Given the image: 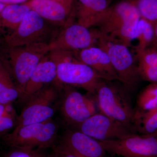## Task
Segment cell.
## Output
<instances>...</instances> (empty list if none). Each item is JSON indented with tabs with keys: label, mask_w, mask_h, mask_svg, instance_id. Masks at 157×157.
Masks as SVG:
<instances>
[{
	"label": "cell",
	"mask_w": 157,
	"mask_h": 157,
	"mask_svg": "<svg viewBox=\"0 0 157 157\" xmlns=\"http://www.w3.org/2000/svg\"><path fill=\"white\" fill-rule=\"evenodd\" d=\"M52 149V151L49 154V157H77L63 151L56 146L54 147Z\"/></svg>",
	"instance_id": "4316f807"
},
{
	"label": "cell",
	"mask_w": 157,
	"mask_h": 157,
	"mask_svg": "<svg viewBox=\"0 0 157 157\" xmlns=\"http://www.w3.org/2000/svg\"><path fill=\"white\" fill-rule=\"evenodd\" d=\"M76 128V130L98 141L121 139L136 133L123 124L101 113H96Z\"/></svg>",
	"instance_id": "8fae6325"
},
{
	"label": "cell",
	"mask_w": 157,
	"mask_h": 157,
	"mask_svg": "<svg viewBox=\"0 0 157 157\" xmlns=\"http://www.w3.org/2000/svg\"><path fill=\"white\" fill-rule=\"evenodd\" d=\"M28 1V0H0V2L7 5L23 4L27 2Z\"/></svg>",
	"instance_id": "83f0119b"
},
{
	"label": "cell",
	"mask_w": 157,
	"mask_h": 157,
	"mask_svg": "<svg viewBox=\"0 0 157 157\" xmlns=\"http://www.w3.org/2000/svg\"><path fill=\"white\" fill-rule=\"evenodd\" d=\"M8 113L10 114L6 109V104H0V117Z\"/></svg>",
	"instance_id": "4dcf8cb0"
},
{
	"label": "cell",
	"mask_w": 157,
	"mask_h": 157,
	"mask_svg": "<svg viewBox=\"0 0 157 157\" xmlns=\"http://www.w3.org/2000/svg\"><path fill=\"white\" fill-rule=\"evenodd\" d=\"M140 18L135 0H125L109 6L96 26L102 36L129 47Z\"/></svg>",
	"instance_id": "6da1fadb"
},
{
	"label": "cell",
	"mask_w": 157,
	"mask_h": 157,
	"mask_svg": "<svg viewBox=\"0 0 157 157\" xmlns=\"http://www.w3.org/2000/svg\"><path fill=\"white\" fill-rule=\"evenodd\" d=\"M45 20L64 24L71 10L54 0H29L25 3Z\"/></svg>",
	"instance_id": "e0dca14e"
},
{
	"label": "cell",
	"mask_w": 157,
	"mask_h": 157,
	"mask_svg": "<svg viewBox=\"0 0 157 157\" xmlns=\"http://www.w3.org/2000/svg\"><path fill=\"white\" fill-rule=\"evenodd\" d=\"M106 151L120 157H157V135L132 134L121 139L99 141Z\"/></svg>",
	"instance_id": "ba28073f"
},
{
	"label": "cell",
	"mask_w": 157,
	"mask_h": 157,
	"mask_svg": "<svg viewBox=\"0 0 157 157\" xmlns=\"http://www.w3.org/2000/svg\"><path fill=\"white\" fill-rule=\"evenodd\" d=\"M60 90V88L56 84L47 85L29 98L17 117L15 128L51 119L55 112Z\"/></svg>",
	"instance_id": "8992f818"
},
{
	"label": "cell",
	"mask_w": 157,
	"mask_h": 157,
	"mask_svg": "<svg viewBox=\"0 0 157 157\" xmlns=\"http://www.w3.org/2000/svg\"><path fill=\"white\" fill-rule=\"evenodd\" d=\"M48 43L50 51L55 50L78 51L94 46L98 42V31H92L78 23L69 22Z\"/></svg>",
	"instance_id": "7c38bea8"
},
{
	"label": "cell",
	"mask_w": 157,
	"mask_h": 157,
	"mask_svg": "<svg viewBox=\"0 0 157 157\" xmlns=\"http://www.w3.org/2000/svg\"><path fill=\"white\" fill-rule=\"evenodd\" d=\"M6 5H6V4L0 2V13L2 12V11L4 8L6 7Z\"/></svg>",
	"instance_id": "1f68e13d"
},
{
	"label": "cell",
	"mask_w": 157,
	"mask_h": 157,
	"mask_svg": "<svg viewBox=\"0 0 157 157\" xmlns=\"http://www.w3.org/2000/svg\"><path fill=\"white\" fill-rule=\"evenodd\" d=\"M30 10L25 3L6 5L0 13V29H16Z\"/></svg>",
	"instance_id": "d6986e66"
},
{
	"label": "cell",
	"mask_w": 157,
	"mask_h": 157,
	"mask_svg": "<svg viewBox=\"0 0 157 157\" xmlns=\"http://www.w3.org/2000/svg\"><path fill=\"white\" fill-rule=\"evenodd\" d=\"M133 127L136 134L157 135V108L147 112L135 113Z\"/></svg>",
	"instance_id": "44dd1931"
},
{
	"label": "cell",
	"mask_w": 157,
	"mask_h": 157,
	"mask_svg": "<svg viewBox=\"0 0 157 157\" xmlns=\"http://www.w3.org/2000/svg\"><path fill=\"white\" fill-rule=\"evenodd\" d=\"M137 108L134 113L147 112L157 108V83L149 84L137 97Z\"/></svg>",
	"instance_id": "603a6c76"
},
{
	"label": "cell",
	"mask_w": 157,
	"mask_h": 157,
	"mask_svg": "<svg viewBox=\"0 0 157 157\" xmlns=\"http://www.w3.org/2000/svg\"><path fill=\"white\" fill-rule=\"evenodd\" d=\"M141 18L157 22V0H135Z\"/></svg>",
	"instance_id": "cb8c5ba5"
},
{
	"label": "cell",
	"mask_w": 157,
	"mask_h": 157,
	"mask_svg": "<svg viewBox=\"0 0 157 157\" xmlns=\"http://www.w3.org/2000/svg\"><path fill=\"white\" fill-rule=\"evenodd\" d=\"M48 54L40 61L29 79L23 94L19 99L21 103L25 104L34 94L48 85V83L55 81L57 65L50 58Z\"/></svg>",
	"instance_id": "5bb4252c"
},
{
	"label": "cell",
	"mask_w": 157,
	"mask_h": 157,
	"mask_svg": "<svg viewBox=\"0 0 157 157\" xmlns=\"http://www.w3.org/2000/svg\"><path fill=\"white\" fill-rule=\"evenodd\" d=\"M98 33V46L108 55L119 81L129 91H133L137 87L140 78L137 62L129 47L120 42L108 40L101 36L99 32Z\"/></svg>",
	"instance_id": "5b68a950"
},
{
	"label": "cell",
	"mask_w": 157,
	"mask_h": 157,
	"mask_svg": "<svg viewBox=\"0 0 157 157\" xmlns=\"http://www.w3.org/2000/svg\"><path fill=\"white\" fill-rule=\"evenodd\" d=\"M7 48V61L4 62L18 90L19 99L39 62L50 52L49 44L46 42H39Z\"/></svg>",
	"instance_id": "7a4b0ae2"
},
{
	"label": "cell",
	"mask_w": 157,
	"mask_h": 157,
	"mask_svg": "<svg viewBox=\"0 0 157 157\" xmlns=\"http://www.w3.org/2000/svg\"><path fill=\"white\" fill-rule=\"evenodd\" d=\"M4 157H49L45 150L12 147Z\"/></svg>",
	"instance_id": "d4e9b609"
},
{
	"label": "cell",
	"mask_w": 157,
	"mask_h": 157,
	"mask_svg": "<svg viewBox=\"0 0 157 157\" xmlns=\"http://www.w3.org/2000/svg\"><path fill=\"white\" fill-rule=\"evenodd\" d=\"M101 76L91 68L78 59L57 64L55 84L81 88L91 95H95L101 80Z\"/></svg>",
	"instance_id": "9c48e42d"
},
{
	"label": "cell",
	"mask_w": 157,
	"mask_h": 157,
	"mask_svg": "<svg viewBox=\"0 0 157 157\" xmlns=\"http://www.w3.org/2000/svg\"><path fill=\"white\" fill-rule=\"evenodd\" d=\"M154 34L153 39L151 46L154 47L157 50V22L154 23Z\"/></svg>",
	"instance_id": "f1b7e54d"
},
{
	"label": "cell",
	"mask_w": 157,
	"mask_h": 157,
	"mask_svg": "<svg viewBox=\"0 0 157 157\" xmlns=\"http://www.w3.org/2000/svg\"><path fill=\"white\" fill-rule=\"evenodd\" d=\"M55 146L77 157H107L98 140L78 130H67Z\"/></svg>",
	"instance_id": "4fadbf2b"
},
{
	"label": "cell",
	"mask_w": 157,
	"mask_h": 157,
	"mask_svg": "<svg viewBox=\"0 0 157 157\" xmlns=\"http://www.w3.org/2000/svg\"><path fill=\"white\" fill-rule=\"evenodd\" d=\"M136 53V62L140 78L157 83V50L150 46Z\"/></svg>",
	"instance_id": "ac0fdd59"
},
{
	"label": "cell",
	"mask_w": 157,
	"mask_h": 157,
	"mask_svg": "<svg viewBox=\"0 0 157 157\" xmlns=\"http://www.w3.org/2000/svg\"><path fill=\"white\" fill-rule=\"evenodd\" d=\"M49 29L45 20L36 12L30 10L17 28L7 34L5 42L8 48L19 47L44 41Z\"/></svg>",
	"instance_id": "30bf717a"
},
{
	"label": "cell",
	"mask_w": 157,
	"mask_h": 157,
	"mask_svg": "<svg viewBox=\"0 0 157 157\" xmlns=\"http://www.w3.org/2000/svg\"><path fill=\"white\" fill-rule=\"evenodd\" d=\"M109 4L110 0H78L77 22L88 29L96 26Z\"/></svg>",
	"instance_id": "2e32d148"
},
{
	"label": "cell",
	"mask_w": 157,
	"mask_h": 157,
	"mask_svg": "<svg viewBox=\"0 0 157 157\" xmlns=\"http://www.w3.org/2000/svg\"><path fill=\"white\" fill-rule=\"evenodd\" d=\"M19 98V94L9 68L0 61V104L12 103Z\"/></svg>",
	"instance_id": "ffe728a7"
},
{
	"label": "cell",
	"mask_w": 157,
	"mask_h": 157,
	"mask_svg": "<svg viewBox=\"0 0 157 157\" xmlns=\"http://www.w3.org/2000/svg\"><path fill=\"white\" fill-rule=\"evenodd\" d=\"M113 81L103 79L98 85L95 95L99 109L101 113L135 132L133 127L134 109L129 91L122 83L119 85Z\"/></svg>",
	"instance_id": "3957f363"
},
{
	"label": "cell",
	"mask_w": 157,
	"mask_h": 157,
	"mask_svg": "<svg viewBox=\"0 0 157 157\" xmlns=\"http://www.w3.org/2000/svg\"><path fill=\"white\" fill-rule=\"evenodd\" d=\"M76 53L79 61L91 68L104 80L119 81L108 55L102 48L91 46Z\"/></svg>",
	"instance_id": "9a60e30c"
},
{
	"label": "cell",
	"mask_w": 157,
	"mask_h": 157,
	"mask_svg": "<svg viewBox=\"0 0 157 157\" xmlns=\"http://www.w3.org/2000/svg\"><path fill=\"white\" fill-rule=\"evenodd\" d=\"M58 126L52 119L49 120L15 127L5 135L4 142L12 147L45 150L54 147L59 140Z\"/></svg>",
	"instance_id": "277c9868"
},
{
	"label": "cell",
	"mask_w": 157,
	"mask_h": 157,
	"mask_svg": "<svg viewBox=\"0 0 157 157\" xmlns=\"http://www.w3.org/2000/svg\"><path fill=\"white\" fill-rule=\"evenodd\" d=\"M60 98L61 113L68 124L77 126L96 113L94 99L83 95L73 86L61 85Z\"/></svg>",
	"instance_id": "52a82bcc"
},
{
	"label": "cell",
	"mask_w": 157,
	"mask_h": 157,
	"mask_svg": "<svg viewBox=\"0 0 157 157\" xmlns=\"http://www.w3.org/2000/svg\"><path fill=\"white\" fill-rule=\"evenodd\" d=\"M64 5L68 9L72 10L73 6V0H54Z\"/></svg>",
	"instance_id": "f546056e"
},
{
	"label": "cell",
	"mask_w": 157,
	"mask_h": 157,
	"mask_svg": "<svg viewBox=\"0 0 157 157\" xmlns=\"http://www.w3.org/2000/svg\"><path fill=\"white\" fill-rule=\"evenodd\" d=\"M16 117L6 114L0 117V135L7 132L16 124Z\"/></svg>",
	"instance_id": "484cf974"
},
{
	"label": "cell",
	"mask_w": 157,
	"mask_h": 157,
	"mask_svg": "<svg viewBox=\"0 0 157 157\" xmlns=\"http://www.w3.org/2000/svg\"><path fill=\"white\" fill-rule=\"evenodd\" d=\"M154 34L153 23L140 18L135 29L133 40H136L135 51L143 50L151 45Z\"/></svg>",
	"instance_id": "7402d4cb"
}]
</instances>
